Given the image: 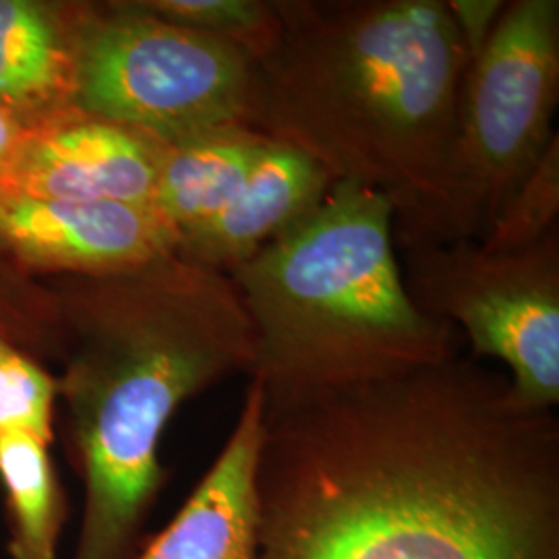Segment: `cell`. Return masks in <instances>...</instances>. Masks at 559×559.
<instances>
[{
  "label": "cell",
  "mask_w": 559,
  "mask_h": 559,
  "mask_svg": "<svg viewBox=\"0 0 559 559\" xmlns=\"http://www.w3.org/2000/svg\"><path fill=\"white\" fill-rule=\"evenodd\" d=\"M258 559H559V419L460 355L265 406Z\"/></svg>",
  "instance_id": "cell-1"
},
{
  "label": "cell",
  "mask_w": 559,
  "mask_h": 559,
  "mask_svg": "<svg viewBox=\"0 0 559 559\" xmlns=\"http://www.w3.org/2000/svg\"><path fill=\"white\" fill-rule=\"evenodd\" d=\"M558 102L559 0L506 2L460 90L452 164L460 239L487 233L558 138Z\"/></svg>",
  "instance_id": "cell-6"
},
{
  "label": "cell",
  "mask_w": 559,
  "mask_h": 559,
  "mask_svg": "<svg viewBox=\"0 0 559 559\" xmlns=\"http://www.w3.org/2000/svg\"><path fill=\"white\" fill-rule=\"evenodd\" d=\"M265 396L249 378L239 417L221 454L160 533L133 559H258V462Z\"/></svg>",
  "instance_id": "cell-10"
},
{
  "label": "cell",
  "mask_w": 559,
  "mask_h": 559,
  "mask_svg": "<svg viewBox=\"0 0 559 559\" xmlns=\"http://www.w3.org/2000/svg\"><path fill=\"white\" fill-rule=\"evenodd\" d=\"M138 4L160 20L233 41L253 60L278 34L274 0H141Z\"/></svg>",
  "instance_id": "cell-16"
},
{
  "label": "cell",
  "mask_w": 559,
  "mask_h": 559,
  "mask_svg": "<svg viewBox=\"0 0 559 559\" xmlns=\"http://www.w3.org/2000/svg\"><path fill=\"white\" fill-rule=\"evenodd\" d=\"M29 133L32 131L0 108V182L7 179Z\"/></svg>",
  "instance_id": "cell-19"
},
{
  "label": "cell",
  "mask_w": 559,
  "mask_h": 559,
  "mask_svg": "<svg viewBox=\"0 0 559 559\" xmlns=\"http://www.w3.org/2000/svg\"><path fill=\"white\" fill-rule=\"evenodd\" d=\"M255 60L233 41L160 20L138 2L85 7L75 29L78 112L173 145L251 127Z\"/></svg>",
  "instance_id": "cell-5"
},
{
  "label": "cell",
  "mask_w": 559,
  "mask_h": 559,
  "mask_svg": "<svg viewBox=\"0 0 559 559\" xmlns=\"http://www.w3.org/2000/svg\"><path fill=\"white\" fill-rule=\"evenodd\" d=\"M80 9L0 0V108L27 131L75 110V29Z\"/></svg>",
  "instance_id": "cell-12"
},
{
  "label": "cell",
  "mask_w": 559,
  "mask_h": 559,
  "mask_svg": "<svg viewBox=\"0 0 559 559\" xmlns=\"http://www.w3.org/2000/svg\"><path fill=\"white\" fill-rule=\"evenodd\" d=\"M402 276L423 313L471 344V359L506 365L519 404L558 408L559 228L520 251L468 239L404 249Z\"/></svg>",
  "instance_id": "cell-7"
},
{
  "label": "cell",
  "mask_w": 559,
  "mask_h": 559,
  "mask_svg": "<svg viewBox=\"0 0 559 559\" xmlns=\"http://www.w3.org/2000/svg\"><path fill=\"white\" fill-rule=\"evenodd\" d=\"M272 141L249 127H222L166 145L150 205L180 239L239 195Z\"/></svg>",
  "instance_id": "cell-13"
},
{
  "label": "cell",
  "mask_w": 559,
  "mask_h": 559,
  "mask_svg": "<svg viewBox=\"0 0 559 559\" xmlns=\"http://www.w3.org/2000/svg\"><path fill=\"white\" fill-rule=\"evenodd\" d=\"M334 182L318 162L272 141L239 195L221 214L187 230L177 245V255L230 274L302 221Z\"/></svg>",
  "instance_id": "cell-11"
},
{
  "label": "cell",
  "mask_w": 559,
  "mask_h": 559,
  "mask_svg": "<svg viewBox=\"0 0 559 559\" xmlns=\"http://www.w3.org/2000/svg\"><path fill=\"white\" fill-rule=\"evenodd\" d=\"M559 228V135L535 168L503 201L498 216L480 237L487 251H520Z\"/></svg>",
  "instance_id": "cell-15"
},
{
  "label": "cell",
  "mask_w": 559,
  "mask_h": 559,
  "mask_svg": "<svg viewBox=\"0 0 559 559\" xmlns=\"http://www.w3.org/2000/svg\"><path fill=\"white\" fill-rule=\"evenodd\" d=\"M251 127L385 198L402 251L460 239L454 140L468 55L445 0H274Z\"/></svg>",
  "instance_id": "cell-2"
},
{
  "label": "cell",
  "mask_w": 559,
  "mask_h": 559,
  "mask_svg": "<svg viewBox=\"0 0 559 559\" xmlns=\"http://www.w3.org/2000/svg\"><path fill=\"white\" fill-rule=\"evenodd\" d=\"M59 400L83 485L73 559H133L168 479L160 441L187 400L255 365V336L228 274L164 255L75 276L64 299Z\"/></svg>",
  "instance_id": "cell-3"
},
{
  "label": "cell",
  "mask_w": 559,
  "mask_h": 559,
  "mask_svg": "<svg viewBox=\"0 0 559 559\" xmlns=\"http://www.w3.org/2000/svg\"><path fill=\"white\" fill-rule=\"evenodd\" d=\"M0 489L9 526V558L57 559L69 500L50 443L29 433H0Z\"/></svg>",
  "instance_id": "cell-14"
},
{
  "label": "cell",
  "mask_w": 559,
  "mask_h": 559,
  "mask_svg": "<svg viewBox=\"0 0 559 559\" xmlns=\"http://www.w3.org/2000/svg\"><path fill=\"white\" fill-rule=\"evenodd\" d=\"M164 147L129 127L73 112L29 133L0 189L52 200L150 205Z\"/></svg>",
  "instance_id": "cell-9"
},
{
  "label": "cell",
  "mask_w": 559,
  "mask_h": 559,
  "mask_svg": "<svg viewBox=\"0 0 559 559\" xmlns=\"http://www.w3.org/2000/svg\"><path fill=\"white\" fill-rule=\"evenodd\" d=\"M57 402V378L0 336V433L21 431L52 443Z\"/></svg>",
  "instance_id": "cell-17"
},
{
  "label": "cell",
  "mask_w": 559,
  "mask_h": 559,
  "mask_svg": "<svg viewBox=\"0 0 559 559\" xmlns=\"http://www.w3.org/2000/svg\"><path fill=\"white\" fill-rule=\"evenodd\" d=\"M267 408L392 380L462 355L464 340L411 299L394 212L338 180L295 226L233 270Z\"/></svg>",
  "instance_id": "cell-4"
},
{
  "label": "cell",
  "mask_w": 559,
  "mask_h": 559,
  "mask_svg": "<svg viewBox=\"0 0 559 559\" xmlns=\"http://www.w3.org/2000/svg\"><path fill=\"white\" fill-rule=\"evenodd\" d=\"M152 205L67 201L0 189V253L41 270L100 276L177 253Z\"/></svg>",
  "instance_id": "cell-8"
},
{
  "label": "cell",
  "mask_w": 559,
  "mask_h": 559,
  "mask_svg": "<svg viewBox=\"0 0 559 559\" xmlns=\"http://www.w3.org/2000/svg\"><path fill=\"white\" fill-rule=\"evenodd\" d=\"M468 60L475 59L491 38L506 0H445Z\"/></svg>",
  "instance_id": "cell-18"
}]
</instances>
